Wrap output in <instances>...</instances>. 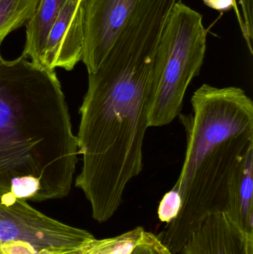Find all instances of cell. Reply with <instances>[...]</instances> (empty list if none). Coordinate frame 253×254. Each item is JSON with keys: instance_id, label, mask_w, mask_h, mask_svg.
Masks as SVG:
<instances>
[{"instance_id": "cell-1", "label": "cell", "mask_w": 253, "mask_h": 254, "mask_svg": "<svg viewBox=\"0 0 253 254\" xmlns=\"http://www.w3.org/2000/svg\"><path fill=\"white\" fill-rule=\"evenodd\" d=\"M178 1L141 0L99 69L89 74L77 136L83 167L75 185L99 223L114 216L126 185L142 171L154 58Z\"/></svg>"}, {"instance_id": "cell-2", "label": "cell", "mask_w": 253, "mask_h": 254, "mask_svg": "<svg viewBox=\"0 0 253 254\" xmlns=\"http://www.w3.org/2000/svg\"><path fill=\"white\" fill-rule=\"evenodd\" d=\"M77 137L55 71L0 53V196L40 202L67 196Z\"/></svg>"}, {"instance_id": "cell-3", "label": "cell", "mask_w": 253, "mask_h": 254, "mask_svg": "<svg viewBox=\"0 0 253 254\" xmlns=\"http://www.w3.org/2000/svg\"><path fill=\"white\" fill-rule=\"evenodd\" d=\"M193 112L181 116L187 149L179 178L178 216L157 236L181 253L206 218L226 213L253 149V102L242 88L202 85L191 98Z\"/></svg>"}, {"instance_id": "cell-4", "label": "cell", "mask_w": 253, "mask_h": 254, "mask_svg": "<svg viewBox=\"0 0 253 254\" xmlns=\"http://www.w3.org/2000/svg\"><path fill=\"white\" fill-rule=\"evenodd\" d=\"M207 30L203 16L181 0L174 5L154 58L148 127H161L181 115L187 88L204 61Z\"/></svg>"}, {"instance_id": "cell-5", "label": "cell", "mask_w": 253, "mask_h": 254, "mask_svg": "<svg viewBox=\"0 0 253 254\" xmlns=\"http://www.w3.org/2000/svg\"><path fill=\"white\" fill-rule=\"evenodd\" d=\"M95 238L86 230L62 223L11 194L0 196V242L23 243L37 254H64Z\"/></svg>"}, {"instance_id": "cell-6", "label": "cell", "mask_w": 253, "mask_h": 254, "mask_svg": "<svg viewBox=\"0 0 253 254\" xmlns=\"http://www.w3.org/2000/svg\"><path fill=\"white\" fill-rule=\"evenodd\" d=\"M141 0H81L83 50L88 73L102 65Z\"/></svg>"}, {"instance_id": "cell-7", "label": "cell", "mask_w": 253, "mask_h": 254, "mask_svg": "<svg viewBox=\"0 0 253 254\" xmlns=\"http://www.w3.org/2000/svg\"><path fill=\"white\" fill-rule=\"evenodd\" d=\"M83 50L80 4L65 0L48 36L40 66L51 71L56 68L71 71L82 61Z\"/></svg>"}, {"instance_id": "cell-8", "label": "cell", "mask_w": 253, "mask_h": 254, "mask_svg": "<svg viewBox=\"0 0 253 254\" xmlns=\"http://www.w3.org/2000/svg\"><path fill=\"white\" fill-rule=\"evenodd\" d=\"M181 254H253V234L241 230L225 213L210 215L192 234Z\"/></svg>"}, {"instance_id": "cell-9", "label": "cell", "mask_w": 253, "mask_h": 254, "mask_svg": "<svg viewBox=\"0 0 253 254\" xmlns=\"http://www.w3.org/2000/svg\"><path fill=\"white\" fill-rule=\"evenodd\" d=\"M65 0H40L32 18L27 22L22 55L40 66L42 55L52 25Z\"/></svg>"}, {"instance_id": "cell-10", "label": "cell", "mask_w": 253, "mask_h": 254, "mask_svg": "<svg viewBox=\"0 0 253 254\" xmlns=\"http://www.w3.org/2000/svg\"><path fill=\"white\" fill-rule=\"evenodd\" d=\"M253 149L245 160L239 185L229 201L226 214L241 230L253 234Z\"/></svg>"}, {"instance_id": "cell-11", "label": "cell", "mask_w": 253, "mask_h": 254, "mask_svg": "<svg viewBox=\"0 0 253 254\" xmlns=\"http://www.w3.org/2000/svg\"><path fill=\"white\" fill-rule=\"evenodd\" d=\"M40 0H0V48L4 39L32 18Z\"/></svg>"}, {"instance_id": "cell-12", "label": "cell", "mask_w": 253, "mask_h": 254, "mask_svg": "<svg viewBox=\"0 0 253 254\" xmlns=\"http://www.w3.org/2000/svg\"><path fill=\"white\" fill-rule=\"evenodd\" d=\"M181 207V195L178 190L173 187L170 191L163 195L159 204L157 216L160 222L169 225L178 216Z\"/></svg>"}, {"instance_id": "cell-13", "label": "cell", "mask_w": 253, "mask_h": 254, "mask_svg": "<svg viewBox=\"0 0 253 254\" xmlns=\"http://www.w3.org/2000/svg\"><path fill=\"white\" fill-rule=\"evenodd\" d=\"M130 254H173L157 236L145 231L144 237Z\"/></svg>"}, {"instance_id": "cell-14", "label": "cell", "mask_w": 253, "mask_h": 254, "mask_svg": "<svg viewBox=\"0 0 253 254\" xmlns=\"http://www.w3.org/2000/svg\"><path fill=\"white\" fill-rule=\"evenodd\" d=\"M242 5L245 31L243 37L251 55H253V0H239Z\"/></svg>"}, {"instance_id": "cell-15", "label": "cell", "mask_w": 253, "mask_h": 254, "mask_svg": "<svg viewBox=\"0 0 253 254\" xmlns=\"http://www.w3.org/2000/svg\"><path fill=\"white\" fill-rule=\"evenodd\" d=\"M203 1L206 6L218 11L227 12L234 9L237 15L238 21L242 29V34H244L245 31V23L242 13L238 8L236 0H203Z\"/></svg>"}, {"instance_id": "cell-16", "label": "cell", "mask_w": 253, "mask_h": 254, "mask_svg": "<svg viewBox=\"0 0 253 254\" xmlns=\"http://www.w3.org/2000/svg\"><path fill=\"white\" fill-rule=\"evenodd\" d=\"M64 254H107L101 242L97 239H92L87 243L72 252Z\"/></svg>"}, {"instance_id": "cell-17", "label": "cell", "mask_w": 253, "mask_h": 254, "mask_svg": "<svg viewBox=\"0 0 253 254\" xmlns=\"http://www.w3.org/2000/svg\"><path fill=\"white\" fill-rule=\"evenodd\" d=\"M71 1L75 4H80V2H81V0H71Z\"/></svg>"}, {"instance_id": "cell-18", "label": "cell", "mask_w": 253, "mask_h": 254, "mask_svg": "<svg viewBox=\"0 0 253 254\" xmlns=\"http://www.w3.org/2000/svg\"><path fill=\"white\" fill-rule=\"evenodd\" d=\"M0 254H3L2 251H1V243L0 242Z\"/></svg>"}]
</instances>
